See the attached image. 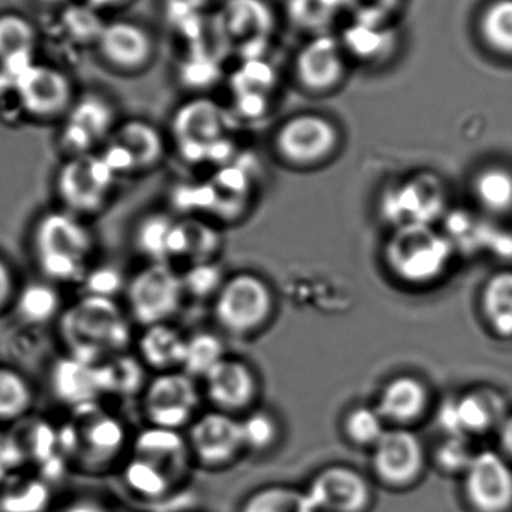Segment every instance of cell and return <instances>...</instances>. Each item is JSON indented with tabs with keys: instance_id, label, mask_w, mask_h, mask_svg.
Listing matches in <instances>:
<instances>
[{
	"instance_id": "28",
	"label": "cell",
	"mask_w": 512,
	"mask_h": 512,
	"mask_svg": "<svg viewBox=\"0 0 512 512\" xmlns=\"http://www.w3.org/2000/svg\"><path fill=\"white\" fill-rule=\"evenodd\" d=\"M126 429L117 418L96 415L83 432V453L96 466L116 459L126 445Z\"/></svg>"
},
{
	"instance_id": "50",
	"label": "cell",
	"mask_w": 512,
	"mask_h": 512,
	"mask_svg": "<svg viewBox=\"0 0 512 512\" xmlns=\"http://www.w3.org/2000/svg\"><path fill=\"white\" fill-rule=\"evenodd\" d=\"M39 2L47 3V5H60V3L68 2V0H39Z\"/></svg>"
},
{
	"instance_id": "26",
	"label": "cell",
	"mask_w": 512,
	"mask_h": 512,
	"mask_svg": "<svg viewBox=\"0 0 512 512\" xmlns=\"http://www.w3.org/2000/svg\"><path fill=\"white\" fill-rule=\"evenodd\" d=\"M222 243L221 233L207 222L195 218L176 221L170 240V262L180 259L194 265L216 261Z\"/></svg>"
},
{
	"instance_id": "24",
	"label": "cell",
	"mask_w": 512,
	"mask_h": 512,
	"mask_svg": "<svg viewBox=\"0 0 512 512\" xmlns=\"http://www.w3.org/2000/svg\"><path fill=\"white\" fill-rule=\"evenodd\" d=\"M36 41L35 26L24 15L15 12L0 14V65L5 68L11 83L35 63L33 51Z\"/></svg>"
},
{
	"instance_id": "45",
	"label": "cell",
	"mask_w": 512,
	"mask_h": 512,
	"mask_svg": "<svg viewBox=\"0 0 512 512\" xmlns=\"http://www.w3.org/2000/svg\"><path fill=\"white\" fill-rule=\"evenodd\" d=\"M474 457L469 454L463 438H450L438 451V460L444 468L460 469L463 466L468 468Z\"/></svg>"
},
{
	"instance_id": "11",
	"label": "cell",
	"mask_w": 512,
	"mask_h": 512,
	"mask_svg": "<svg viewBox=\"0 0 512 512\" xmlns=\"http://www.w3.org/2000/svg\"><path fill=\"white\" fill-rule=\"evenodd\" d=\"M167 146L162 132L146 120L132 119L120 123L101 156L117 176L152 171L164 161Z\"/></svg>"
},
{
	"instance_id": "17",
	"label": "cell",
	"mask_w": 512,
	"mask_h": 512,
	"mask_svg": "<svg viewBox=\"0 0 512 512\" xmlns=\"http://www.w3.org/2000/svg\"><path fill=\"white\" fill-rule=\"evenodd\" d=\"M348 57L340 39L319 33L298 50L294 59L295 80L313 95L334 92L348 74Z\"/></svg>"
},
{
	"instance_id": "44",
	"label": "cell",
	"mask_w": 512,
	"mask_h": 512,
	"mask_svg": "<svg viewBox=\"0 0 512 512\" xmlns=\"http://www.w3.org/2000/svg\"><path fill=\"white\" fill-rule=\"evenodd\" d=\"M297 2L307 5V9H291L292 18L303 24L306 27H318V32H321L319 27L324 26L330 15L333 14L334 0H297Z\"/></svg>"
},
{
	"instance_id": "35",
	"label": "cell",
	"mask_w": 512,
	"mask_h": 512,
	"mask_svg": "<svg viewBox=\"0 0 512 512\" xmlns=\"http://www.w3.org/2000/svg\"><path fill=\"white\" fill-rule=\"evenodd\" d=\"M387 423L375 405H355L345 412L340 424L343 439L351 447L372 450L379 439L387 432Z\"/></svg>"
},
{
	"instance_id": "4",
	"label": "cell",
	"mask_w": 512,
	"mask_h": 512,
	"mask_svg": "<svg viewBox=\"0 0 512 512\" xmlns=\"http://www.w3.org/2000/svg\"><path fill=\"white\" fill-rule=\"evenodd\" d=\"M276 298L270 283L252 271L225 279L213 298V315L224 333L237 339L255 336L270 324Z\"/></svg>"
},
{
	"instance_id": "43",
	"label": "cell",
	"mask_w": 512,
	"mask_h": 512,
	"mask_svg": "<svg viewBox=\"0 0 512 512\" xmlns=\"http://www.w3.org/2000/svg\"><path fill=\"white\" fill-rule=\"evenodd\" d=\"M81 283L86 295L114 298L120 291H125L128 282L117 268L104 265V267L90 268Z\"/></svg>"
},
{
	"instance_id": "13",
	"label": "cell",
	"mask_w": 512,
	"mask_h": 512,
	"mask_svg": "<svg viewBox=\"0 0 512 512\" xmlns=\"http://www.w3.org/2000/svg\"><path fill=\"white\" fill-rule=\"evenodd\" d=\"M11 84L18 107L33 119L65 117L75 102L71 80L54 66L32 63Z\"/></svg>"
},
{
	"instance_id": "41",
	"label": "cell",
	"mask_w": 512,
	"mask_h": 512,
	"mask_svg": "<svg viewBox=\"0 0 512 512\" xmlns=\"http://www.w3.org/2000/svg\"><path fill=\"white\" fill-rule=\"evenodd\" d=\"M478 200L492 212H505L512 207V174L502 168H490L475 183Z\"/></svg>"
},
{
	"instance_id": "47",
	"label": "cell",
	"mask_w": 512,
	"mask_h": 512,
	"mask_svg": "<svg viewBox=\"0 0 512 512\" xmlns=\"http://www.w3.org/2000/svg\"><path fill=\"white\" fill-rule=\"evenodd\" d=\"M87 5L92 6L93 9H113L125 5L129 0H86Z\"/></svg>"
},
{
	"instance_id": "27",
	"label": "cell",
	"mask_w": 512,
	"mask_h": 512,
	"mask_svg": "<svg viewBox=\"0 0 512 512\" xmlns=\"http://www.w3.org/2000/svg\"><path fill=\"white\" fill-rule=\"evenodd\" d=\"M224 27L240 42L261 41L273 30V14L262 0H225Z\"/></svg>"
},
{
	"instance_id": "48",
	"label": "cell",
	"mask_w": 512,
	"mask_h": 512,
	"mask_svg": "<svg viewBox=\"0 0 512 512\" xmlns=\"http://www.w3.org/2000/svg\"><path fill=\"white\" fill-rule=\"evenodd\" d=\"M502 441H504L505 448L512 454V418L505 424L502 430Z\"/></svg>"
},
{
	"instance_id": "15",
	"label": "cell",
	"mask_w": 512,
	"mask_h": 512,
	"mask_svg": "<svg viewBox=\"0 0 512 512\" xmlns=\"http://www.w3.org/2000/svg\"><path fill=\"white\" fill-rule=\"evenodd\" d=\"M424 451L420 439L406 427H388L370 450V469L376 483L387 489L411 486L423 471Z\"/></svg>"
},
{
	"instance_id": "31",
	"label": "cell",
	"mask_w": 512,
	"mask_h": 512,
	"mask_svg": "<svg viewBox=\"0 0 512 512\" xmlns=\"http://www.w3.org/2000/svg\"><path fill=\"white\" fill-rule=\"evenodd\" d=\"M239 512H316L306 490L288 484L258 487L243 499Z\"/></svg>"
},
{
	"instance_id": "22",
	"label": "cell",
	"mask_w": 512,
	"mask_h": 512,
	"mask_svg": "<svg viewBox=\"0 0 512 512\" xmlns=\"http://www.w3.org/2000/svg\"><path fill=\"white\" fill-rule=\"evenodd\" d=\"M429 393L426 385L411 375L391 378L379 391L375 408L387 426L406 427L417 421L426 411Z\"/></svg>"
},
{
	"instance_id": "40",
	"label": "cell",
	"mask_w": 512,
	"mask_h": 512,
	"mask_svg": "<svg viewBox=\"0 0 512 512\" xmlns=\"http://www.w3.org/2000/svg\"><path fill=\"white\" fill-rule=\"evenodd\" d=\"M102 393L128 394L137 393L143 387V367L140 361L122 354L113 355L98 364Z\"/></svg>"
},
{
	"instance_id": "38",
	"label": "cell",
	"mask_w": 512,
	"mask_h": 512,
	"mask_svg": "<svg viewBox=\"0 0 512 512\" xmlns=\"http://www.w3.org/2000/svg\"><path fill=\"white\" fill-rule=\"evenodd\" d=\"M225 357L227 351L221 337L200 331L188 337L182 370L194 379H204Z\"/></svg>"
},
{
	"instance_id": "14",
	"label": "cell",
	"mask_w": 512,
	"mask_h": 512,
	"mask_svg": "<svg viewBox=\"0 0 512 512\" xmlns=\"http://www.w3.org/2000/svg\"><path fill=\"white\" fill-rule=\"evenodd\" d=\"M186 438L192 459L206 469L227 468L246 453L240 418L216 409L198 415Z\"/></svg>"
},
{
	"instance_id": "32",
	"label": "cell",
	"mask_w": 512,
	"mask_h": 512,
	"mask_svg": "<svg viewBox=\"0 0 512 512\" xmlns=\"http://www.w3.org/2000/svg\"><path fill=\"white\" fill-rule=\"evenodd\" d=\"M478 33L487 48L512 59V0H492L478 18Z\"/></svg>"
},
{
	"instance_id": "33",
	"label": "cell",
	"mask_w": 512,
	"mask_h": 512,
	"mask_svg": "<svg viewBox=\"0 0 512 512\" xmlns=\"http://www.w3.org/2000/svg\"><path fill=\"white\" fill-rule=\"evenodd\" d=\"M126 487L137 498L146 501H159L167 498L179 484L164 471L149 460L132 456L123 472Z\"/></svg>"
},
{
	"instance_id": "46",
	"label": "cell",
	"mask_w": 512,
	"mask_h": 512,
	"mask_svg": "<svg viewBox=\"0 0 512 512\" xmlns=\"http://www.w3.org/2000/svg\"><path fill=\"white\" fill-rule=\"evenodd\" d=\"M17 292L14 271L11 265L0 256V312L15 300Z\"/></svg>"
},
{
	"instance_id": "36",
	"label": "cell",
	"mask_w": 512,
	"mask_h": 512,
	"mask_svg": "<svg viewBox=\"0 0 512 512\" xmlns=\"http://www.w3.org/2000/svg\"><path fill=\"white\" fill-rule=\"evenodd\" d=\"M35 393L26 376L12 367L0 366V423H14L26 417Z\"/></svg>"
},
{
	"instance_id": "16",
	"label": "cell",
	"mask_w": 512,
	"mask_h": 512,
	"mask_svg": "<svg viewBox=\"0 0 512 512\" xmlns=\"http://www.w3.org/2000/svg\"><path fill=\"white\" fill-rule=\"evenodd\" d=\"M116 128V113L107 99L95 93L81 96L63 117L60 147L68 158L89 155L107 143Z\"/></svg>"
},
{
	"instance_id": "1",
	"label": "cell",
	"mask_w": 512,
	"mask_h": 512,
	"mask_svg": "<svg viewBox=\"0 0 512 512\" xmlns=\"http://www.w3.org/2000/svg\"><path fill=\"white\" fill-rule=\"evenodd\" d=\"M59 334L68 355L89 364L122 354L132 340L128 318L114 298L86 294L63 310Z\"/></svg>"
},
{
	"instance_id": "12",
	"label": "cell",
	"mask_w": 512,
	"mask_h": 512,
	"mask_svg": "<svg viewBox=\"0 0 512 512\" xmlns=\"http://www.w3.org/2000/svg\"><path fill=\"white\" fill-rule=\"evenodd\" d=\"M171 129L183 161L206 164L213 144L227 137L228 113L209 99H194L176 111Z\"/></svg>"
},
{
	"instance_id": "2",
	"label": "cell",
	"mask_w": 512,
	"mask_h": 512,
	"mask_svg": "<svg viewBox=\"0 0 512 512\" xmlns=\"http://www.w3.org/2000/svg\"><path fill=\"white\" fill-rule=\"evenodd\" d=\"M32 249L48 282L81 283L90 270L95 239L78 216L63 209L51 210L39 216L33 227Z\"/></svg>"
},
{
	"instance_id": "9",
	"label": "cell",
	"mask_w": 512,
	"mask_h": 512,
	"mask_svg": "<svg viewBox=\"0 0 512 512\" xmlns=\"http://www.w3.org/2000/svg\"><path fill=\"white\" fill-rule=\"evenodd\" d=\"M201 394L197 379L183 370L156 375L143 391V411L149 426L182 432L198 417Z\"/></svg>"
},
{
	"instance_id": "10",
	"label": "cell",
	"mask_w": 512,
	"mask_h": 512,
	"mask_svg": "<svg viewBox=\"0 0 512 512\" xmlns=\"http://www.w3.org/2000/svg\"><path fill=\"white\" fill-rule=\"evenodd\" d=\"M304 490L316 512H370L375 505L372 480L346 463L319 469Z\"/></svg>"
},
{
	"instance_id": "5",
	"label": "cell",
	"mask_w": 512,
	"mask_h": 512,
	"mask_svg": "<svg viewBox=\"0 0 512 512\" xmlns=\"http://www.w3.org/2000/svg\"><path fill=\"white\" fill-rule=\"evenodd\" d=\"M342 131L321 113H297L277 126L273 150L280 162L295 170H313L328 164L342 146Z\"/></svg>"
},
{
	"instance_id": "30",
	"label": "cell",
	"mask_w": 512,
	"mask_h": 512,
	"mask_svg": "<svg viewBox=\"0 0 512 512\" xmlns=\"http://www.w3.org/2000/svg\"><path fill=\"white\" fill-rule=\"evenodd\" d=\"M490 418L492 411L489 400L475 394L445 403L439 412V423L450 433L451 438H462L465 433L486 429Z\"/></svg>"
},
{
	"instance_id": "7",
	"label": "cell",
	"mask_w": 512,
	"mask_h": 512,
	"mask_svg": "<svg viewBox=\"0 0 512 512\" xmlns=\"http://www.w3.org/2000/svg\"><path fill=\"white\" fill-rule=\"evenodd\" d=\"M116 179L99 153L74 156L57 173L56 194L66 212L78 218L98 215L110 201Z\"/></svg>"
},
{
	"instance_id": "3",
	"label": "cell",
	"mask_w": 512,
	"mask_h": 512,
	"mask_svg": "<svg viewBox=\"0 0 512 512\" xmlns=\"http://www.w3.org/2000/svg\"><path fill=\"white\" fill-rule=\"evenodd\" d=\"M451 258V243L430 225L394 228L382 249L388 273L411 286L435 282Z\"/></svg>"
},
{
	"instance_id": "20",
	"label": "cell",
	"mask_w": 512,
	"mask_h": 512,
	"mask_svg": "<svg viewBox=\"0 0 512 512\" xmlns=\"http://www.w3.org/2000/svg\"><path fill=\"white\" fill-rule=\"evenodd\" d=\"M132 456L155 463L177 484L185 480L189 466L194 462L188 438L182 432L155 426H147L138 433Z\"/></svg>"
},
{
	"instance_id": "29",
	"label": "cell",
	"mask_w": 512,
	"mask_h": 512,
	"mask_svg": "<svg viewBox=\"0 0 512 512\" xmlns=\"http://www.w3.org/2000/svg\"><path fill=\"white\" fill-rule=\"evenodd\" d=\"M15 313L27 325H45L62 315V297L54 283L30 282L15 295Z\"/></svg>"
},
{
	"instance_id": "37",
	"label": "cell",
	"mask_w": 512,
	"mask_h": 512,
	"mask_svg": "<svg viewBox=\"0 0 512 512\" xmlns=\"http://www.w3.org/2000/svg\"><path fill=\"white\" fill-rule=\"evenodd\" d=\"M246 453L267 454L282 439L279 418L268 409L254 408L240 418Z\"/></svg>"
},
{
	"instance_id": "49",
	"label": "cell",
	"mask_w": 512,
	"mask_h": 512,
	"mask_svg": "<svg viewBox=\"0 0 512 512\" xmlns=\"http://www.w3.org/2000/svg\"><path fill=\"white\" fill-rule=\"evenodd\" d=\"M194 5L203 6V5H212V3L222 2V0H191ZM225 2V0H224Z\"/></svg>"
},
{
	"instance_id": "25",
	"label": "cell",
	"mask_w": 512,
	"mask_h": 512,
	"mask_svg": "<svg viewBox=\"0 0 512 512\" xmlns=\"http://www.w3.org/2000/svg\"><path fill=\"white\" fill-rule=\"evenodd\" d=\"M188 337L171 325H150L138 337V354L144 364L159 373L182 370Z\"/></svg>"
},
{
	"instance_id": "18",
	"label": "cell",
	"mask_w": 512,
	"mask_h": 512,
	"mask_svg": "<svg viewBox=\"0 0 512 512\" xmlns=\"http://www.w3.org/2000/svg\"><path fill=\"white\" fill-rule=\"evenodd\" d=\"M204 381L206 397L216 411L245 415L259 396L258 375L242 358L225 357Z\"/></svg>"
},
{
	"instance_id": "34",
	"label": "cell",
	"mask_w": 512,
	"mask_h": 512,
	"mask_svg": "<svg viewBox=\"0 0 512 512\" xmlns=\"http://www.w3.org/2000/svg\"><path fill=\"white\" fill-rule=\"evenodd\" d=\"M176 219L165 213H149L134 230V248L150 262H170V240ZM171 264V262H170Z\"/></svg>"
},
{
	"instance_id": "8",
	"label": "cell",
	"mask_w": 512,
	"mask_h": 512,
	"mask_svg": "<svg viewBox=\"0 0 512 512\" xmlns=\"http://www.w3.org/2000/svg\"><path fill=\"white\" fill-rule=\"evenodd\" d=\"M444 209V189L438 177L418 173L394 180L382 189L378 210L391 227L430 225Z\"/></svg>"
},
{
	"instance_id": "42",
	"label": "cell",
	"mask_w": 512,
	"mask_h": 512,
	"mask_svg": "<svg viewBox=\"0 0 512 512\" xmlns=\"http://www.w3.org/2000/svg\"><path fill=\"white\" fill-rule=\"evenodd\" d=\"M225 279L227 276L216 261L189 265L185 273H182L186 297L197 298V300L215 298L224 285Z\"/></svg>"
},
{
	"instance_id": "21",
	"label": "cell",
	"mask_w": 512,
	"mask_h": 512,
	"mask_svg": "<svg viewBox=\"0 0 512 512\" xmlns=\"http://www.w3.org/2000/svg\"><path fill=\"white\" fill-rule=\"evenodd\" d=\"M468 493L480 510H504L512 499V472L498 454L481 453L468 466Z\"/></svg>"
},
{
	"instance_id": "23",
	"label": "cell",
	"mask_w": 512,
	"mask_h": 512,
	"mask_svg": "<svg viewBox=\"0 0 512 512\" xmlns=\"http://www.w3.org/2000/svg\"><path fill=\"white\" fill-rule=\"evenodd\" d=\"M50 381L51 390L66 405L87 406L102 394L98 364L84 363L72 355L53 364Z\"/></svg>"
},
{
	"instance_id": "39",
	"label": "cell",
	"mask_w": 512,
	"mask_h": 512,
	"mask_svg": "<svg viewBox=\"0 0 512 512\" xmlns=\"http://www.w3.org/2000/svg\"><path fill=\"white\" fill-rule=\"evenodd\" d=\"M484 312L493 330L502 337L512 336V271H502L487 283Z\"/></svg>"
},
{
	"instance_id": "19",
	"label": "cell",
	"mask_w": 512,
	"mask_h": 512,
	"mask_svg": "<svg viewBox=\"0 0 512 512\" xmlns=\"http://www.w3.org/2000/svg\"><path fill=\"white\" fill-rule=\"evenodd\" d=\"M96 45L102 59L120 71H140L149 65L155 54L152 33L134 21L105 23Z\"/></svg>"
},
{
	"instance_id": "6",
	"label": "cell",
	"mask_w": 512,
	"mask_h": 512,
	"mask_svg": "<svg viewBox=\"0 0 512 512\" xmlns=\"http://www.w3.org/2000/svg\"><path fill=\"white\" fill-rule=\"evenodd\" d=\"M129 315L141 327L170 322L186 298L182 273L170 262H150L126 283Z\"/></svg>"
}]
</instances>
